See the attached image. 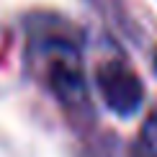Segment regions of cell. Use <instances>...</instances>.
<instances>
[{
    "instance_id": "cell-1",
    "label": "cell",
    "mask_w": 157,
    "mask_h": 157,
    "mask_svg": "<svg viewBox=\"0 0 157 157\" xmlns=\"http://www.w3.org/2000/svg\"><path fill=\"white\" fill-rule=\"evenodd\" d=\"M95 85L103 103L119 116H132L144 101V85L132 67L121 62H106L95 72Z\"/></svg>"
},
{
    "instance_id": "cell-2",
    "label": "cell",
    "mask_w": 157,
    "mask_h": 157,
    "mask_svg": "<svg viewBox=\"0 0 157 157\" xmlns=\"http://www.w3.org/2000/svg\"><path fill=\"white\" fill-rule=\"evenodd\" d=\"M49 88L64 106H80L85 103L88 88H85V75L80 67V59L70 47H62L57 54H49Z\"/></svg>"
},
{
    "instance_id": "cell-3",
    "label": "cell",
    "mask_w": 157,
    "mask_h": 157,
    "mask_svg": "<svg viewBox=\"0 0 157 157\" xmlns=\"http://www.w3.org/2000/svg\"><path fill=\"white\" fill-rule=\"evenodd\" d=\"M132 157H157V113L142 124L132 147Z\"/></svg>"
},
{
    "instance_id": "cell-4",
    "label": "cell",
    "mask_w": 157,
    "mask_h": 157,
    "mask_svg": "<svg viewBox=\"0 0 157 157\" xmlns=\"http://www.w3.org/2000/svg\"><path fill=\"white\" fill-rule=\"evenodd\" d=\"M155 70H157V52H155Z\"/></svg>"
}]
</instances>
